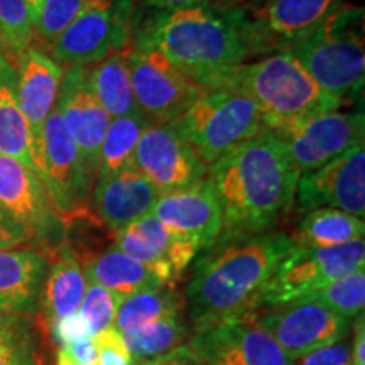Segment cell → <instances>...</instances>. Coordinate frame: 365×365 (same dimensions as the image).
Listing matches in <instances>:
<instances>
[{
  "mask_svg": "<svg viewBox=\"0 0 365 365\" xmlns=\"http://www.w3.org/2000/svg\"><path fill=\"white\" fill-rule=\"evenodd\" d=\"M299 171L282 140L264 129L208 168L222 210L220 235L271 232L294 203Z\"/></svg>",
  "mask_w": 365,
  "mask_h": 365,
  "instance_id": "6da1fadb",
  "label": "cell"
},
{
  "mask_svg": "<svg viewBox=\"0 0 365 365\" xmlns=\"http://www.w3.org/2000/svg\"><path fill=\"white\" fill-rule=\"evenodd\" d=\"M293 247L284 232L220 235L202 250L186 287L185 304L196 328L235 319L261 308L266 282Z\"/></svg>",
  "mask_w": 365,
  "mask_h": 365,
  "instance_id": "7a4b0ae2",
  "label": "cell"
},
{
  "mask_svg": "<svg viewBox=\"0 0 365 365\" xmlns=\"http://www.w3.org/2000/svg\"><path fill=\"white\" fill-rule=\"evenodd\" d=\"M134 29L145 36L178 70L200 86L247 61V49L234 9L213 6L134 16Z\"/></svg>",
  "mask_w": 365,
  "mask_h": 365,
  "instance_id": "3957f363",
  "label": "cell"
},
{
  "mask_svg": "<svg viewBox=\"0 0 365 365\" xmlns=\"http://www.w3.org/2000/svg\"><path fill=\"white\" fill-rule=\"evenodd\" d=\"M203 90L234 91L250 98L272 132L318 113L339 110L344 105L327 93L291 53L269 54L255 63H242L213 76Z\"/></svg>",
  "mask_w": 365,
  "mask_h": 365,
  "instance_id": "277c9868",
  "label": "cell"
},
{
  "mask_svg": "<svg viewBox=\"0 0 365 365\" xmlns=\"http://www.w3.org/2000/svg\"><path fill=\"white\" fill-rule=\"evenodd\" d=\"M312 78L341 103L362 98L364 9L344 4L291 51Z\"/></svg>",
  "mask_w": 365,
  "mask_h": 365,
  "instance_id": "5b68a950",
  "label": "cell"
},
{
  "mask_svg": "<svg viewBox=\"0 0 365 365\" xmlns=\"http://www.w3.org/2000/svg\"><path fill=\"white\" fill-rule=\"evenodd\" d=\"M176 124L208 168L235 145L267 129L257 105L234 91H207Z\"/></svg>",
  "mask_w": 365,
  "mask_h": 365,
  "instance_id": "8992f818",
  "label": "cell"
},
{
  "mask_svg": "<svg viewBox=\"0 0 365 365\" xmlns=\"http://www.w3.org/2000/svg\"><path fill=\"white\" fill-rule=\"evenodd\" d=\"M346 0H259L232 7L247 58L287 53L307 39Z\"/></svg>",
  "mask_w": 365,
  "mask_h": 365,
  "instance_id": "52a82bcc",
  "label": "cell"
},
{
  "mask_svg": "<svg viewBox=\"0 0 365 365\" xmlns=\"http://www.w3.org/2000/svg\"><path fill=\"white\" fill-rule=\"evenodd\" d=\"M34 173L43 181L54 210L66 225L88 215L95 173L90 170L56 108H53L43 127Z\"/></svg>",
  "mask_w": 365,
  "mask_h": 365,
  "instance_id": "ba28073f",
  "label": "cell"
},
{
  "mask_svg": "<svg viewBox=\"0 0 365 365\" xmlns=\"http://www.w3.org/2000/svg\"><path fill=\"white\" fill-rule=\"evenodd\" d=\"M129 71L137 108L154 124L178 120L207 93L135 29L129 43Z\"/></svg>",
  "mask_w": 365,
  "mask_h": 365,
  "instance_id": "9c48e42d",
  "label": "cell"
},
{
  "mask_svg": "<svg viewBox=\"0 0 365 365\" xmlns=\"http://www.w3.org/2000/svg\"><path fill=\"white\" fill-rule=\"evenodd\" d=\"M365 267V242L336 247L293 245L274 267L261 298L262 307H279L307 296L328 282Z\"/></svg>",
  "mask_w": 365,
  "mask_h": 365,
  "instance_id": "30bf717a",
  "label": "cell"
},
{
  "mask_svg": "<svg viewBox=\"0 0 365 365\" xmlns=\"http://www.w3.org/2000/svg\"><path fill=\"white\" fill-rule=\"evenodd\" d=\"M0 207L29 232L49 259L66 242L68 225L54 210L43 181L33 170L0 154Z\"/></svg>",
  "mask_w": 365,
  "mask_h": 365,
  "instance_id": "8fae6325",
  "label": "cell"
},
{
  "mask_svg": "<svg viewBox=\"0 0 365 365\" xmlns=\"http://www.w3.org/2000/svg\"><path fill=\"white\" fill-rule=\"evenodd\" d=\"M134 2L112 0L85 12L49 46L53 61L66 66H90L130 43Z\"/></svg>",
  "mask_w": 365,
  "mask_h": 365,
  "instance_id": "7c38bea8",
  "label": "cell"
},
{
  "mask_svg": "<svg viewBox=\"0 0 365 365\" xmlns=\"http://www.w3.org/2000/svg\"><path fill=\"white\" fill-rule=\"evenodd\" d=\"M250 314L294 362L314 350L345 340L352 328L349 318L309 301L262 307Z\"/></svg>",
  "mask_w": 365,
  "mask_h": 365,
  "instance_id": "4fadbf2b",
  "label": "cell"
},
{
  "mask_svg": "<svg viewBox=\"0 0 365 365\" xmlns=\"http://www.w3.org/2000/svg\"><path fill=\"white\" fill-rule=\"evenodd\" d=\"M130 164L159 195L188 188L208 176V166L196 154L176 120L168 124L148 122Z\"/></svg>",
  "mask_w": 365,
  "mask_h": 365,
  "instance_id": "5bb4252c",
  "label": "cell"
},
{
  "mask_svg": "<svg viewBox=\"0 0 365 365\" xmlns=\"http://www.w3.org/2000/svg\"><path fill=\"white\" fill-rule=\"evenodd\" d=\"M274 134L282 140L301 175L364 144L365 118L362 112H341L339 108L282 127Z\"/></svg>",
  "mask_w": 365,
  "mask_h": 365,
  "instance_id": "9a60e30c",
  "label": "cell"
},
{
  "mask_svg": "<svg viewBox=\"0 0 365 365\" xmlns=\"http://www.w3.org/2000/svg\"><path fill=\"white\" fill-rule=\"evenodd\" d=\"M188 344L203 365H294L250 313L196 328Z\"/></svg>",
  "mask_w": 365,
  "mask_h": 365,
  "instance_id": "2e32d148",
  "label": "cell"
},
{
  "mask_svg": "<svg viewBox=\"0 0 365 365\" xmlns=\"http://www.w3.org/2000/svg\"><path fill=\"white\" fill-rule=\"evenodd\" d=\"M299 212L333 208L359 218L365 215V148L355 145L313 171L301 173L296 185Z\"/></svg>",
  "mask_w": 365,
  "mask_h": 365,
  "instance_id": "e0dca14e",
  "label": "cell"
},
{
  "mask_svg": "<svg viewBox=\"0 0 365 365\" xmlns=\"http://www.w3.org/2000/svg\"><path fill=\"white\" fill-rule=\"evenodd\" d=\"M113 244L130 259L150 269L164 286H175L200 254L195 244L170 230L153 213L115 232Z\"/></svg>",
  "mask_w": 365,
  "mask_h": 365,
  "instance_id": "ac0fdd59",
  "label": "cell"
},
{
  "mask_svg": "<svg viewBox=\"0 0 365 365\" xmlns=\"http://www.w3.org/2000/svg\"><path fill=\"white\" fill-rule=\"evenodd\" d=\"M63 124L97 176L98 153L110 117L98 103L88 80V66H68L63 71L56 105Z\"/></svg>",
  "mask_w": 365,
  "mask_h": 365,
  "instance_id": "d6986e66",
  "label": "cell"
},
{
  "mask_svg": "<svg viewBox=\"0 0 365 365\" xmlns=\"http://www.w3.org/2000/svg\"><path fill=\"white\" fill-rule=\"evenodd\" d=\"M150 213L175 234L195 244L200 252L222 234L220 203L208 176L188 188L159 195Z\"/></svg>",
  "mask_w": 365,
  "mask_h": 365,
  "instance_id": "ffe728a7",
  "label": "cell"
},
{
  "mask_svg": "<svg viewBox=\"0 0 365 365\" xmlns=\"http://www.w3.org/2000/svg\"><path fill=\"white\" fill-rule=\"evenodd\" d=\"M17 98L33 135V170L43 137V127L56 105L63 68L48 54L31 46L17 54Z\"/></svg>",
  "mask_w": 365,
  "mask_h": 365,
  "instance_id": "44dd1931",
  "label": "cell"
},
{
  "mask_svg": "<svg viewBox=\"0 0 365 365\" xmlns=\"http://www.w3.org/2000/svg\"><path fill=\"white\" fill-rule=\"evenodd\" d=\"M159 193L132 164L95 186L88 213L113 234L150 213Z\"/></svg>",
  "mask_w": 365,
  "mask_h": 365,
  "instance_id": "7402d4cb",
  "label": "cell"
},
{
  "mask_svg": "<svg viewBox=\"0 0 365 365\" xmlns=\"http://www.w3.org/2000/svg\"><path fill=\"white\" fill-rule=\"evenodd\" d=\"M49 261L38 249L0 250V314L33 318L39 313Z\"/></svg>",
  "mask_w": 365,
  "mask_h": 365,
  "instance_id": "603a6c76",
  "label": "cell"
},
{
  "mask_svg": "<svg viewBox=\"0 0 365 365\" xmlns=\"http://www.w3.org/2000/svg\"><path fill=\"white\" fill-rule=\"evenodd\" d=\"M86 286L88 281L81 267L80 255L65 242L49 261V271L41 294L39 312H43L49 330L78 313Z\"/></svg>",
  "mask_w": 365,
  "mask_h": 365,
  "instance_id": "cb8c5ba5",
  "label": "cell"
},
{
  "mask_svg": "<svg viewBox=\"0 0 365 365\" xmlns=\"http://www.w3.org/2000/svg\"><path fill=\"white\" fill-rule=\"evenodd\" d=\"M80 262L86 281L102 286L120 298L148 287L164 286L150 269L130 259L117 249L115 244L98 252L86 254L83 259H80Z\"/></svg>",
  "mask_w": 365,
  "mask_h": 365,
  "instance_id": "d4e9b609",
  "label": "cell"
},
{
  "mask_svg": "<svg viewBox=\"0 0 365 365\" xmlns=\"http://www.w3.org/2000/svg\"><path fill=\"white\" fill-rule=\"evenodd\" d=\"M0 154L16 159L33 170V135L17 98L16 68L2 49H0Z\"/></svg>",
  "mask_w": 365,
  "mask_h": 365,
  "instance_id": "484cf974",
  "label": "cell"
},
{
  "mask_svg": "<svg viewBox=\"0 0 365 365\" xmlns=\"http://www.w3.org/2000/svg\"><path fill=\"white\" fill-rule=\"evenodd\" d=\"M88 80L98 103L110 118L139 112L129 71V44L88 66Z\"/></svg>",
  "mask_w": 365,
  "mask_h": 365,
  "instance_id": "4316f807",
  "label": "cell"
},
{
  "mask_svg": "<svg viewBox=\"0 0 365 365\" xmlns=\"http://www.w3.org/2000/svg\"><path fill=\"white\" fill-rule=\"evenodd\" d=\"M365 223L341 210L317 208L307 212L296 225L291 242L296 247H336L364 240Z\"/></svg>",
  "mask_w": 365,
  "mask_h": 365,
  "instance_id": "83f0119b",
  "label": "cell"
},
{
  "mask_svg": "<svg viewBox=\"0 0 365 365\" xmlns=\"http://www.w3.org/2000/svg\"><path fill=\"white\" fill-rule=\"evenodd\" d=\"M130 355L132 365L159 357L188 344L190 330L181 313L168 314L144 325L118 333Z\"/></svg>",
  "mask_w": 365,
  "mask_h": 365,
  "instance_id": "f1b7e54d",
  "label": "cell"
},
{
  "mask_svg": "<svg viewBox=\"0 0 365 365\" xmlns=\"http://www.w3.org/2000/svg\"><path fill=\"white\" fill-rule=\"evenodd\" d=\"M120 299V296L113 294L112 291L88 282L78 313L49 330L53 340L59 345L66 340L80 339V336L93 339L98 333L108 330L113 325V317H115Z\"/></svg>",
  "mask_w": 365,
  "mask_h": 365,
  "instance_id": "f546056e",
  "label": "cell"
},
{
  "mask_svg": "<svg viewBox=\"0 0 365 365\" xmlns=\"http://www.w3.org/2000/svg\"><path fill=\"white\" fill-rule=\"evenodd\" d=\"M149 120L140 110L129 113V115L110 118L107 130H105L102 145H100L93 188L103 185L105 181L115 176L118 171L129 166L132 156H134L137 140H139Z\"/></svg>",
  "mask_w": 365,
  "mask_h": 365,
  "instance_id": "4dcf8cb0",
  "label": "cell"
},
{
  "mask_svg": "<svg viewBox=\"0 0 365 365\" xmlns=\"http://www.w3.org/2000/svg\"><path fill=\"white\" fill-rule=\"evenodd\" d=\"M182 308H185V298L175 286L148 287L120 299L112 328L117 333H122L168 314L182 313Z\"/></svg>",
  "mask_w": 365,
  "mask_h": 365,
  "instance_id": "1f68e13d",
  "label": "cell"
},
{
  "mask_svg": "<svg viewBox=\"0 0 365 365\" xmlns=\"http://www.w3.org/2000/svg\"><path fill=\"white\" fill-rule=\"evenodd\" d=\"M0 365H41L39 331L31 317L0 314Z\"/></svg>",
  "mask_w": 365,
  "mask_h": 365,
  "instance_id": "d6a6232c",
  "label": "cell"
},
{
  "mask_svg": "<svg viewBox=\"0 0 365 365\" xmlns=\"http://www.w3.org/2000/svg\"><path fill=\"white\" fill-rule=\"evenodd\" d=\"M296 301H309L330 309L340 317L352 319L364 313L365 304V271H355L344 277L328 282L303 298Z\"/></svg>",
  "mask_w": 365,
  "mask_h": 365,
  "instance_id": "836d02e7",
  "label": "cell"
},
{
  "mask_svg": "<svg viewBox=\"0 0 365 365\" xmlns=\"http://www.w3.org/2000/svg\"><path fill=\"white\" fill-rule=\"evenodd\" d=\"M110 2L112 0H43L34 14V39L49 48L80 16Z\"/></svg>",
  "mask_w": 365,
  "mask_h": 365,
  "instance_id": "e575fe53",
  "label": "cell"
},
{
  "mask_svg": "<svg viewBox=\"0 0 365 365\" xmlns=\"http://www.w3.org/2000/svg\"><path fill=\"white\" fill-rule=\"evenodd\" d=\"M0 36L16 56L33 46L34 21L26 0H0Z\"/></svg>",
  "mask_w": 365,
  "mask_h": 365,
  "instance_id": "d590c367",
  "label": "cell"
},
{
  "mask_svg": "<svg viewBox=\"0 0 365 365\" xmlns=\"http://www.w3.org/2000/svg\"><path fill=\"white\" fill-rule=\"evenodd\" d=\"M93 340L97 345L95 365H132L124 341L113 328L98 333L97 336H93Z\"/></svg>",
  "mask_w": 365,
  "mask_h": 365,
  "instance_id": "8d00e7d4",
  "label": "cell"
},
{
  "mask_svg": "<svg viewBox=\"0 0 365 365\" xmlns=\"http://www.w3.org/2000/svg\"><path fill=\"white\" fill-rule=\"evenodd\" d=\"M294 365H352L350 345L346 344V339L336 341V344L323 346V349L298 359Z\"/></svg>",
  "mask_w": 365,
  "mask_h": 365,
  "instance_id": "74e56055",
  "label": "cell"
},
{
  "mask_svg": "<svg viewBox=\"0 0 365 365\" xmlns=\"http://www.w3.org/2000/svg\"><path fill=\"white\" fill-rule=\"evenodd\" d=\"M29 242H33L29 232L0 207V250L17 249Z\"/></svg>",
  "mask_w": 365,
  "mask_h": 365,
  "instance_id": "f35d334b",
  "label": "cell"
},
{
  "mask_svg": "<svg viewBox=\"0 0 365 365\" xmlns=\"http://www.w3.org/2000/svg\"><path fill=\"white\" fill-rule=\"evenodd\" d=\"M137 365H203L190 344H185L171 352L159 355V357L144 360Z\"/></svg>",
  "mask_w": 365,
  "mask_h": 365,
  "instance_id": "ab89813d",
  "label": "cell"
},
{
  "mask_svg": "<svg viewBox=\"0 0 365 365\" xmlns=\"http://www.w3.org/2000/svg\"><path fill=\"white\" fill-rule=\"evenodd\" d=\"M139 6L150 9L154 12H173L182 11V9L205 7L212 4V0H132Z\"/></svg>",
  "mask_w": 365,
  "mask_h": 365,
  "instance_id": "60d3db41",
  "label": "cell"
},
{
  "mask_svg": "<svg viewBox=\"0 0 365 365\" xmlns=\"http://www.w3.org/2000/svg\"><path fill=\"white\" fill-rule=\"evenodd\" d=\"M350 362L352 365H365V319L364 313L355 317L354 341L350 345Z\"/></svg>",
  "mask_w": 365,
  "mask_h": 365,
  "instance_id": "b9f144b4",
  "label": "cell"
},
{
  "mask_svg": "<svg viewBox=\"0 0 365 365\" xmlns=\"http://www.w3.org/2000/svg\"><path fill=\"white\" fill-rule=\"evenodd\" d=\"M247 0H212L213 6L222 7V9H232V7H239Z\"/></svg>",
  "mask_w": 365,
  "mask_h": 365,
  "instance_id": "7bdbcfd3",
  "label": "cell"
},
{
  "mask_svg": "<svg viewBox=\"0 0 365 365\" xmlns=\"http://www.w3.org/2000/svg\"><path fill=\"white\" fill-rule=\"evenodd\" d=\"M26 2L29 4L31 12H33V21H34V14H36V11H38V7L41 6V2H43V0H26Z\"/></svg>",
  "mask_w": 365,
  "mask_h": 365,
  "instance_id": "ee69618b",
  "label": "cell"
},
{
  "mask_svg": "<svg viewBox=\"0 0 365 365\" xmlns=\"http://www.w3.org/2000/svg\"><path fill=\"white\" fill-rule=\"evenodd\" d=\"M4 48V41H2V36H0V49Z\"/></svg>",
  "mask_w": 365,
  "mask_h": 365,
  "instance_id": "f6af8a7d",
  "label": "cell"
}]
</instances>
